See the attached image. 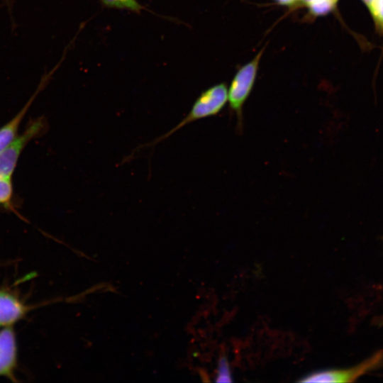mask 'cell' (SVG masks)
Returning a JSON list of instances; mask_svg holds the SVG:
<instances>
[{"label": "cell", "instance_id": "cell-3", "mask_svg": "<svg viewBox=\"0 0 383 383\" xmlns=\"http://www.w3.org/2000/svg\"><path fill=\"white\" fill-rule=\"evenodd\" d=\"M383 366V350H378L358 365L346 369L324 370L311 372L301 382H351Z\"/></svg>", "mask_w": 383, "mask_h": 383}, {"label": "cell", "instance_id": "cell-10", "mask_svg": "<svg viewBox=\"0 0 383 383\" xmlns=\"http://www.w3.org/2000/svg\"><path fill=\"white\" fill-rule=\"evenodd\" d=\"M13 193L11 177L0 179V206L11 209Z\"/></svg>", "mask_w": 383, "mask_h": 383}, {"label": "cell", "instance_id": "cell-5", "mask_svg": "<svg viewBox=\"0 0 383 383\" xmlns=\"http://www.w3.org/2000/svg\"><path fill=\"white\" fill-rule=\"evenodd\" d=\"M67 51V49L65 48L62 58L51 70L43 73L35 92L19 112L11 121L0 128V152L6 149L16 138L21 121L37 96L47 87L54 73L60 67L66 56Z\"/></svg>", "mask_w": 383, "mask_h": 383}, {"label": "cell", "instance_id": "cell-11", "mask_svg": "<svg viewBox=\"0 0 383 383\" xmlns=\"http://www.w3.org/2000/svg\"><path fill=\"white\" fill-rule=\"evenodd\" d=\"M375 26L383 31V0H374L368 7Z\"/></svg>", "mask_w": 383, "mask_h": 383}, {"label": "cell", "instance_id": "cell-2", "mask_svg": "<svg viewBox=\"0 0 383 383\" xmlns=\"http://www.w3.org/2000/svg\"><path fill=\"white\" fill-rule=\"evenodd\" d=\"M264 50L265 48L252 60L238 70L228 90L229 108L236 116L238 133H242L243 130V105L253 89Z\"/></svg>", "mask_w": 383, "mask_h": 383}, {"label": "cell", "instance_id": "cell-15", "mask_svg": "<svg viewBox=\"0 0 383 383\" xmlns=\"http://www.w3.org/2000/svg\"><path fill=\"white\" fill-rule=\"evenodd\" d=\"M364 4L368 8L374 0H361Z\"/></svg>", "mask_w": 383, "mask_h": 383}, {"label": "cell", "instance_id": "cell-4", "mask_svg": "<svg viewBox=\"0 0 383 383\" xmlns=\"http://www.w3.org/2000/svg\"><path fill=\"white\" fill-rule=\"evenodd\" d=\"M46 128L43 117L31 121L23 133L0 152V179L11 177L19 157L26 145L33 138L43 133Z\"/></svg>", "mask_w": 383, "mask_h": 383}, {"label": "cell", "instance_id": "cell-1", "mask_svg": "<svg viewBox=\"0 0 383 383\" xmlns=\"http://www.w3.org/2000/svg\"><path fill=\"white\" fill-rule=\"evenodd\" d=\"M228 101V88L226 83L214 84L203 91L193 103L189 113L176 126L151 141L140 145L127 157V161L140 149L154 147L167 140L179 130L196 121L214 116L219 113Z\"/></svg>", "mask_w": 383, "mask_h": 383}, {"label": "cell", "instance_id": "cell-13", "mask_svg": "<svg viewBox=\"0 0 383 383\" xmlns=\"http://www.w3.org/2000/svg\"><path fill=\"white\" fill-rule=\"evenodd\" d=\"M4 3L6 7L8 13L10 16L11 31L13 32L17 27V24L16 23L13 16V6L14 0H4Z\"/></svg>", "mask_w": 383, "mask_h": 383}, {"label": "cell", "instance_id": "cell-8", "mask_svg": "<svg viewBox=\"0 0 383 383\" xmlns=\"http://www.w3.org/2000/svg\"><path fill=\"white\" fill-rule=\"evenodd\" d=\"M338 2V0H300V5L307 9L311 17L317 18L332 13Z\"/></svg>", "mask_w": 383, "mask_h": 383}, {"label": "cell", "instance_id": "cell-14", "mask_svg": "<svg viewBox=\"0 0 383 383\" xmlns=\"http://www.w3.org/2000/svg\"><path fill=\"white\" fill-rule=\"evenodd\" d=\"M276 4L289 8L300 6V0H273Z\"/></svg>", "mask_w": 383, "mask_h": 383}, {"label": "cell", "instance_id": "cell-7", "mask_svg": "<svg viewBox=\"0 0 383 383\" xmlns=\"http://www.w3.org/2000/svg\"><path fill=\"white\" fill-rule=\"evenodd\" d=\"M27 311L28 307L13 294L0 291V327L11 326L21 319Z\"/></svg>", "mask_w": 383, "mask_h": 383}, {"label": "cell", "instance_id": "cell-6", "mask_svg": "<svg viewBox=\"0 0 383 383\" xmlns=\"http://www.w3.org/2000/svg\"><path fill=\"white\" fill-rule=\"evenodd\" d=\"M17 363V345L13 329L6 326L0 331V376L13 379Z\"/></svg>", "mask_w": 383, "mask_h": 383}, {"label": "cell", "instance_id": "cell-9", "mask_svg": "<svg viewBox=\"0 0 383 383\" xmlns=\"http://www.w3.org/2000/svg\"><path fill=\"white\" fill-rule=\"evenodd\" d=\"M103 5L109 8L124 9L140 13L145 8L137 0H100Z\"/></svg>", "mask_w": 383, "mask_h": 383}, {"label": "cell", "instance_id": "cell-12", "mask_svg": "<svg viewBox=\"0 0 383 383\" xmlns=\"http://www.w3.org/2000/svg\"><path fill=\"white\" fill-rule=\"evenodd\" d=\"M216 382H231V377L227 360L225 357H222L218 364V373L216 376Z\"/></svg>", "mask_w": 383, "mask_h": 383}]
</instances>
